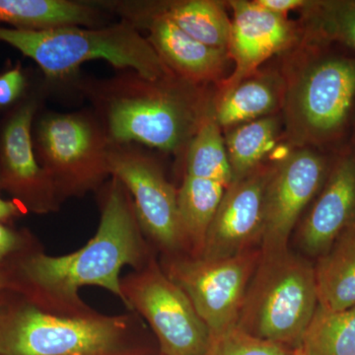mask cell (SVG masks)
<instances>
[{
  "mask_svg": "<svg viewBox=\"0 0 355 355\" xmlns=\"http://www.w3.org/2000/svg\"><path fill=\"white\" fill-rule=\"evenodd\" d=\"M121 287L125 309L150 327L160 355H207L211 342L209 328L156 257L121 277Z\"/></svg>",
  "mask_w": 355,
  "mask_h": 355,
  "instance_id": "cell-8",
  "label": "cell"
},
{
  "mask_svg": "<svg viewBox=\"0 0 355 355\" xmlns=\"http://www.w3.org/2000/svg\"><path fill=\"white\" fill-rule=\"evenodd\" d=\"M0 355H151L139 315L44 309L18 292L0 293Z\"/></svg>",
  "mask_w": 355,
  "mask_h": 355,
  "instance_id": "cell-3",
  "label": "cell"
},
{
  "mask_svg": "<svg viewBox=\"0 0 355 355\" xmlns=\"http://www.w3.org/2000/svg\"><path fill=\"white\" fill-rule=\"evenodd\" d=\"M27 210L15 200H6L0 198V222L17 218L27 214Z\"/></svg>",
  "mask_w": 355,
  "mask_h": 355,
  "instance_id": "cell-29",
  "label": "cell"
},
{
  "mask_svg": "<svg viewBox=\"0 0 355 355\" xmlns=\"http://www.w3.org/2000/svg\"><path fill=\"white\" fill-rule=\"evenodd\" d=\"M26 77L20 64L0 74V110L10 107L24 93Z\"/></svg>",
  "mask_w": 355,
  "mask_h": 355,
  "instance_id": "cell-26",
  "label": "cell"
},
{
  "mask_svg": "<svg viewBox=\"0 0 355 355\" xmlns=\"http://www.w3.org/2000/svg\"><path fill=\"white\" fill-rule=\"evenodd\" d=\"M293 349L257 338L238 326L211 338L207 355H292Z\"/></svg>",
  "mask_w": 355,
  "mask_h": 355,
  "instance_id": "cell-25",
  "label": "cell"
},
{
  "mask_svg": "<svg viewBox=\"0 0 355 355\" xmlns=\"http://www.w3.org/2000/svg\"><path fill=\"white\" fill-rule=\"evenodd\" d=\"M109 168L127 188L135 205L140 228L164 258L187 254V243L178 209V190L162 167L137 144L110 146Z\"/></svg>",
  "mask_w": 355,
  "mask_h": 355,
  "instance_id": "cell-10",
  "label": "cell"
},
{
  "mask_svg": "<svg viewBox=\"0 0 355 355\" xmlns=\"http://www.w3.org/2000/svg\"><path fill=\"white\" fill-rule=\"evenodd\" d=\"M314 272L320 308L338 312L355 307V224L318 258Z\"/></svg>",
  "mask_w": 355,
  "mask_h": 355,
  "instance_id": "cell-18",
  "label": "cell"
},
{
  "mask_svg": "<svg viewBox=\"0 0 355 355\" xmlns=\"http://www.w3.org/2000/svg\"><path fill=\"white\" fill-rule=\"evenodd\" d=\"M292 355H304L303 354V350L301 349L300 345L299 347H296V349H293V352H292Z\"/></svg>",
  "mask_w": 355,
  "mask_h": 355,
  "instance_id": "cell-31",
  "label": "cell"
},
{
  "mask_svg": "<svg viewBox=\"0 0 355 355\" xmlns=\"http://www.w3.org/2000/svg\"><path fill=\"white\" fill-rule=\"evenodd\" d=\"M80 83L81 92L113 144L181 153L211 110L198 84L175 73L151 79L135 70L119 69L110 78Z\"/></svg>",
  "mask_w": 355,
  "mask_h": 355,
  "instance_id": "cell-2",
  "label": "cell"
},
{
  "mask_svg": "<svg viewBox=\"0 0 355 355\" xmlns=\"http://www.w3.org/2000/svg\"><path fill=\"white\" fill-rule=\"evenodd\" d=\"M8 287V275H7L6 268H2L1 266H0V293H1L2 291H6Z\"/></svg>",
  "mask_w": 355,
  "mask_h": 355,
  "instance_id": "cell-30",
  "label": "cell"
},
{
  "mask_svg": "<svg viewBox=\"0 0 355 355\" xmlns=\"http://www.w3.org/2000/svg\"><path fill=\"white\" fill-rule=\"evenodd\" d=\"M314 266L289 249L261 253L237 326L257 338L299 347L316 312Z\"/></svg>",
  "mask_w": 355,
  "mask_h": 355,
  "instance_id": "cell-5",
  "label": "cell"
},
{
  "mask_svg": "<svg viewBox=\"0 0 355 355\" xmlns=\"http://www.w3.org/2000/svg\"><path fill=\"white\" fill-rule=\"evenodd\" d=\"M233 11L228 51L235 62L226 90L249 78L268 58L286 49L293 28L286 16L272 12L257 1H229Z\"/></svg>",
  "mask_w": 355,
  "mask_h": 355,
  "instance_id": "cell-15",
  "label": "cell"
},
{
  "mask_svg": "<svg viewBox=\"0 0 355 355\" xmlns=\"http://www.w3.org/2000/svg\"><path fill=\"white\" fill-rule=\"evenodd\" d=\"M2 190V188H1V180H0V191Z\"/></svg>",
  "mask_w": 355,
  "mask_h": 355,
  "instance_id": "cell-32",
  "label": "cell"
},
{
  "mask_svg": "<svg viewBox=\"0 0 355 355\" xmlns=\"http://www.w3.org/2000/svg\"><path fill=\"white\" fill-rule=\"evenodd\" d=\"M354 116H355V114H354Z\"/></svg>",
  "mask_w": 355,
  "mask_h": 355,
  "instance_id": "cell-33",
  "label": "cell"
},
{
  "mask_svg": "<svg viewBox=\"0 0 355 355\" xmlns=\"http://www.w3.org/2000/svg\"><path fill=\"white\" fill-rule=\"evenodd\" d=\"M303 10L311 39L320 48L336 44L355 55V0L310 1Z\"/></svg>",
  "mask_w": 355,
  "mask_h": 355,
  "instance_id": "cell-23",
  "label": "cell"
},
{
  "mask_svg": "<svg viewBox=\"0 0 355 355\" xmlns=\"http://www.w3.org/2000/svg\"><path fill=\"white\" fill-rule=\"evenodd\" d=\"M128 2L139 10L164 16L200 43L228 51L231 21L220 2L214 0Z\"/></svg>",
  "mask_w": 355,
  "mask_h": 355,
  "instance_id": "cell-17",
  "label": "cell"
},
{
  "mask_svg": "<svg viewBox=\"0 0 355 355\" xmlns=\"http://www.w3.org/2000/svg\"><path fill=\"white\" fill-rule=\"evenodd\" d=\"M32 240L28 239L22 233L16 232L0 222V266L7 259L25 251L31 245Z\"/></svg>",
  "mask_w": 355,
  "mask_h": 355,
  "instance_id": "cell-27",
  "label": "cell"
},
{
  "mask_svg": "<svg viewBox=\"0 0 355 355\" xmlns=\"http://www.w3.org/2000/svg\"><path fill=\"white\" fill-rule=\"evenodd\" d=\"M279 128V119L268 116L242 123L226 133L224 142L233 181L243 179L260 167Z\"/></svg>",
  "mask_w": 355,
  "mask_h": 355,
  "instance_id": "cell-21",
  "label": "cell"
},
{
  "mask_svg": "<svg viewBox=\"0 0 355 355\" xmlns=\"http://www.w3.org/2000/svg\"><path fill=\"white\" fill-rule=\"evenodd\" d=\"M38 100H25L7 116L0 132L2 190L28 212L55 214L62 207L48 173L40 165L33 144V123Z\"/></svg>",
  "mask_w": 355,
  "mask_h": 355,
  "instance_id": "cell-12",
  "label": "cell"
},
{
  "mask_svg": "<svg viewBox=\"0 0 355 355\" xmlns=\"http://www.w3.org/2000/svg\"><path fill=\"white\" fill-rule=\"evenodd\" d=\"M284 81L277 74H263L245 79L225 91L214 107V116L221 128L272 116L286 98Z\"/></svg>",
  "mask_w": 355,
  "mask_h": 355,
  "instance_id": "cell-19",
  "label": "cell"
},
{
  "mask_svg": "<svg viewBox=\"0 0 355 355\" xmlns=\"http://www.w3.org/2000/svg\"><path fill=\"white\" fill-rule=\"evenodd\" d=\"M272 166L258 169L238 181H233L205 236L202 253L205 259H224L249 251L248 248L261 241L265 220L266 187Z\"/></svg>",
  "mask_w": 355,
  "mask_h": 355,
  "instance_id": "cell-13",
  "label": "cell"
},
{
  "mask_svg": "<svg viewBox=\"0 0 355 355\" xmlns=\"http://www.w3.org/2000/svg\"><path fill=\"white\" fill-rule=\"evenodd\" d=\"M338 151L303 146L272 166L266 191L261 253L288 249L292 230L323 188Z\"/></svg>",
  "mask_w": 355,
  "mask_h": 355,
  "instance_id": "cell-11",
  "label": "cell"
},
{
  "mask_svg": "<svg viewBox=\"0 0 355 355\" xmlns=\"http://www.w3.org/2000/svg\"><path fill=\"white\" fill-rule=\"evenodd\" d=\"M256 1L272 12L284 16L288 11L294 9H304L310 2L305 0H256Z\"/></svg>",
  "mask_w": 355,
  "mask_h": 355,
  "instance_id": "cell-28",
  "label": "cell"
},
{
  "mask_svg": "<svg viewBox=\"0 0 355 355\" xmlns=\"http://www.w3.org/2000/svg\"><path fill=\"white\" fill-rule=\"evenodd\" d=\"M186 155V176L210 180L228 188L233 182L225 142L214 108L207 114L193 135Z\"/></svg>",
  "mask_w": 355,
  "mask_h": 355,
  "instance_id": "cell-22",
  "label": "cell"
},
{
  "mask_svg": "<svg viewBox=\"0 0 355 355\" xmlns=\"http://www.w3.org/2000/svg\"><path fill=\"white\" fill-rule=\"evenodd\" d=\"M261 252L224 259L179 254L164 258V272L190 298L211 338L237 326Z\"/></svg>",
  "mask_w": 355,
  "mask_h": 355,
  "instance_id": "cell-9",
  "label": "cell"
},
{
  "mask_svg": "<svg viewBox=\"0 0 355 355\" xmlns=\"http://www.w3.org/2000/svg\"><path fill=\"white\" fill-rule=\"evenodd\" d=\"M300 347L304 355H355V307L330 312L318 306Z\"/></svg>",
  "mask_w": 355,
  "mask_h": 355,
  "instance_id": "cell-24",
  "label": "cell"
},
{
  "mask_svg": "<svg viewBox=\"0 0 355 355\" xmlns=\"http://www.w3.org/2000/svg\"><path fill=\"white\" fill-rule=\"evenodd\" d=\"M0 42L31 58L46 78H69L91 60H106L118 69H132L146 78L171 74L146 37L127 21L99 27L67 26L27 31L0 26Z\"/></svg>",
  "mask_w": 355,
  "mask_h": 355,
  "instance_id": "cell-4",
  "label": "cell"
},
{
  "mask_svg": "<svg viewBox=\"0 0 355 355\" xmlns=\"http://www.w3.org/2000/svg\"><path fill=\"white\" fill-rule=\"evenodd\" d=\"M33 144L62 205L97 193L111 178V141L94 113L46 114L35 127Z\"/></svg>",
  "mask_w": 355,
  "mask_h": 355,
  "instance_id": "cell-7",
  "label": "cell"
},
{
  "mask_svg": "<svg viewBox=\"0 0 355 355\" xmlns=\"http://www.w3.org/2000/svg\"><path fill=\"white\" fill-rule=\"evenodd\" d=\"M319 51L286 89L287 130L302 147L338 150L355 114V55Z\"/></svg>",
  "mask_w": 355,
  "mask_h": 355,
  "instance_id": "cell-6",
  "label": "cell"
},
{
  "mask_svg": "<svg viewBox=\"0 0 355 355\" xmlns=\"http://www.w3.org/2000/svg\"><path fill=\"white\" fill-rule=\"evenodd\" d=\"M227 188L217 182L184 175L178 189V209L187 243V254L202 253L205 236Z\"/></svg>",
  "mask_w": 355,
  "mask_h": 355,
  "instance_id": "cell-20",
  "label": "cell"
},
{
  "mask_svg": "<svg viewBox=\"0 0 355 355\" xmlns=\"http://www.w3.org/2000/svg\"><path fill=\"white\" fill-rule=\"evenodd\" d=\"M100 220L95 235L76 252L62 256L44 253L39 244L16 254L7 268L9 287L44 309L85 313L83 286H98L125 303L121 272L139 270L155 254L140 228L130 193L111 177L97 191Z\"/></svg>",
  "mask_w": 355,
  "mask_h": 355,
  "instance_id": "cell-1",
  "label": "cell"
},
{
  "mask_svg": "<svg viewBox=\"0 0 355 355\" xmlns=\"http://www.w3.org/2000/svg\"><path fill=\"white\" fill-rule=\"evenodd\" d=\"M355 224V137L335 160L298 231L303 251L319 258L345 229Z\"/></svg>",
  "mask_w": 355,
  "mask_h": 355,
  "instance_id": "cell-14",
  "label": "cell"
},
{
  "mask_svg": "<svg viewBox=\"0 0 355 355\" xmlns=\"http://www.w3.org/2000/svg\"><path fill=\"white\" fill-rule=\"evenodd\" d=\"M103 9L96 1L0 0V22L13 29L42 31L67 26L98 27Z\"/></svg>",
  "mask_w": 355,
  "mask_h": 355,
  "instance_id": "cell-16",
  "label": "cell"
}]
</instances>
